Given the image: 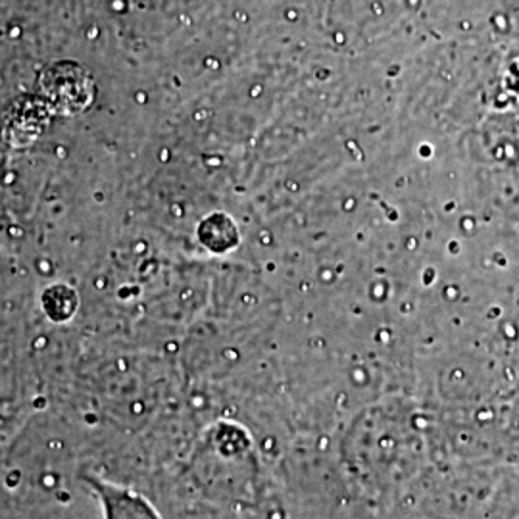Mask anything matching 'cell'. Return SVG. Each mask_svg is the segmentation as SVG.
Masks as SVG:
<instances>
[{"instance_id": "1", "label": "cell", "mask_w": 519, "mask_h": 519, "mask_svg": "<svg viewBox=\"0 0 519 519\" xmlns=\"http://www.w3.org/2000/svg\"><path fill=\"white\" fill-rule=\"evenodd\" d=\"M91 85L92 83L89 81L87 73L83 72L81 68L56 65L46 73L43 89L58 108L73 112V110L85 108L89 104L92 96Z\"/></svg>"}]
</instances>
